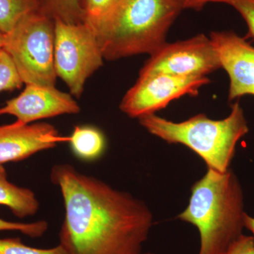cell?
Here are the masks:
<instances>
[{"instance_id": "6da1fadb", "label": "cell", "mask_w": 254, "mask_h": 254, "mask_svg": "<svg viewBox=\"0 0 254 254\" xmlns=\"http://www.w3.org/2000/svg\"><path fill=\"white\" fill-rule=\"evenodd\" d=\"M50 180L63 195L59 245L66 254H141L153 224L144 202L68 163L54 165Z\"/></svg>"}, {"instance_id": "7a4b0ae2", "label": "cell", "mask_w": 254, "mask_h": 254, "mask_svg": "<svg viewBox=\"0 0 254 254\" xmlns=\"http://www.w3.org/2000/svg\"><path fill=\"white\" fill-rule=\"evenodd\" d=\"M245 214L243 190L235 173L208 168L192 186L188 206L177 218L198 229V254H226L243 235Z\"/></svg>"}, {"instance_id": "3957f363", "label": "cell", "mask_w": 254, "mask_h": 254, "mask_svg": "<svg viewBox=\"0 0 254 254\" xmlns=\"http://www.w3.org/2000/svg\"><path fill=\"white\" fill-rule=\"evenodd\" d=\"M182 10L177 0H120L103 19L88 25L103 58L114 61L154 53L167 43V33Z\"/></svg>"}, {"instance_id": "277c9868", "label": "cell", "mask_w": 254, "mask_h": 254, "mask_svg": "<svg viewBox=\"0 0 254 254\" xmlns=\"http://www.w3.org/2000/svg\"><path fill=\"white\" fill-rule=\"evenodd\" d=\"M140 125L153 136L168 143L188 147L204 160L208 168L226 173L235 153L237 143L250 131L243 108L239 102L231 107L226 118L213 120L198 114L181 123L158 115L138 119Z\"/></svg>"}, {"instance_id": "5b68a950", "label": "cell", "mask_w": 254, "mask_h": 254, "mask_svg": "<svg viewBox=\"0 0 254 254\" xmlns=\"http://www.w3.org/2000/svg\"><path fill=\"white\" fill-rule=\"evenodd\" d=\"M54 48L55 20L37 10L5 34L3 50L11 57L23 83L55 86Z\"/></svg>"}, {"instance_id": "8992f818", "label": "cell", "mask_w": 254, "mask_h": 254, "mask_svg": "<svg viewBox=\"0 0 254 254\" xmlns=\"http://www.w3.org/2000/svg\"><path fill=\"white\" fill-rule=\"evenodd\" d=\"M103 59L94 30L88 23L55 20V71L73 96L81 97L87 79L103 66Z\"/></svg>"}, {"instance_id": "52a82bcc", "label": "cell", "mask_w": 254, "mask_h": 254, "mask_svg": "<svg viewBox=\"0 0 254 254\" xmlns=\"http://www.w3.org/2000/svg\"><path fill=\"white\" fill-rule=\"evenodd\" d=\"M220 68L211 40L199 34L185 41L164 44L150 55L139 76L160 73L180 77H203Z\"/></svg>"}, {"instance_id": "ba28073f", "label": "cell", "mask_w": 254, "mask_h": 254, "mask_svg": "<svg viewBox=\"0 0 254 254\" xmlns=\"http://www.w3.org/2000/svg\"><path fill=\"white\" fill-rule=\"evenodd\" d=\"M210 82L207 76L180 77L160 73L139 76L124 96L120 108L129 118L139 119L185 95L196 96L200 88Z\"/></svg>"}, {"instance_id": "9c48e42d", "label": "cell", "mask_w": 254, "mask_h": 254, "mask_svg": "<svg viewBox=\"0 0 254 254\" xmlns=\"http://www.w3.org/2000/svg\"><path fill=\"white\" fill-rule=\"evenodd\" d=\"M210 38L230 78L229 101L254 96V47L233 31L212 32Z\"/></svg>"}, {"instance_id": "30bf717a", "label": "cell", "mask_w": 254, "mask_h": 254, "mask_svg": "<svg viewBox=\"0 0 254 254\" xmlns=\"http://www.w3.org/2000/svg\"><path fill=\"white\" fill-rule=\"evenodd\" d=\"M80 110L71 95L55 86L27 84L21 94L0 108V115H12L18 123L29 125L43 119L78 114Z\"/></svg>"}, {"instance_id": "8fae6325", "label": "cell", "mask_w": 254, "mask_h": 254, "mask_svg": "<svg viewBox=\"0 0 254 254\" xmlns=\"http://www.w3.org/2000/svg\"><path fill=\"white\" fill-rule=\"evenodd\" d=\"M68 142L48 123L24 125L16 121L0 126V164L27 159L39 152Z\"/></svg>"}, {"instance_id": "7c38bea8", "label": "cell", "mask_w": 254, "mask_h": 254, "mask_svg": "<svg viewBox=\"0 0 254 254\" xmlns=\"http://www.w3.org/2000/svg\"><path fill=\"white\" fill-rule=\"evenodd\" d=\"M0 205L8 207L20 219L36 215L40 203L34 192L29 189L16 186L8 180L7 174L0 164Z\"/></svg>"}, {"instance_id": "4fadbf2b", "label": "cell", "mask_w": 254, "mask_h": 254, "mask_svg": "<svg viewBox=\"0 0 254 254\" xmlns=\"http://www.w3.org/2000/svg\"><path fill=\"white\" fill-rule=\"evenodd\" d=\"M68 143L73 153L84 160L99 158L105 148L104 135L91 126L75 127L71 136H68Z\"/></svg>"}, {"instance_id": "5bb4252c", "label": "cell", "mask_w": 254, "mask_h": 254, "mask_svg": "<svg viewBox=\"0 0 254 254\" xmlns=\"http://www.w3.org/2000/svg\"><path fill=\"white\" fill-rule=\"evenodd\" d=\"M39 11L66 23L84 22L81 0H38Z\"/></svg>"}, {"instance_id": "9a60e30c", "label": "cell", "mask_w": 254, "mask_h": 254, "mask_svg": "<svg viewBox=\"0 0 254 254\" xmlns=\"http://www.w3.org/2000/svg\"><path fill=\"white\" fill-rule=\"evenodd\" d=\"M37 10L38 0H0V31L9 33L21 18Z\"/></svg>"}, {"instance_id": "2e32d148", "label": "cell", "mask_w": 254, "mask_h": 254, "mask_svg": "<svg viewBox=\"0 0 254 254\" xmlns=\"http://www.w3.org/2000/svg\"><path fill=\"white\" fill-rule=\"evenodd\" d=\"M23 83L11 57L4 50H0V92L18 89Z\"/></svg>"}, {"instance_id": "e0dca14e", "label": "cell", "mask_w": 254, "mask_h": 254, "mask_svg": "<svg viewBox=\"0 0 254 254\" xmlns=\"http://www.w3.org/2000/svg\"><path fill=\"white\" fill-rule=\"evenodd\" d=\"M0 254H67L60 245L51 249L25 245L19 238L0 239Z\"/></svg>"}, {"instance_id": "ac0fdd59", "label": "cell", "mask_w": 254, "mask_h": 254, "mask_svg": "<svg viewBox=\"0 0 254 254\" xmlns=\"http://www.w3.org/2000/svg\"><path fill=\"white\" fill-rule=\"evenodd\" d=\"M119 1L120 0H81L84 22L91 26L98 23L109 14Z\"/></svg>"}, {"instance_id": "d6986e66", "label": "cell", "mask_w": 254, "mask_h": 254, "mask_svg": "<svg viewBox=\"0 0 254 254\" xmlns=\"http://www.w3.org/2000/svg\"><path fill=\"white\" fill-rule=\"evenodd\" d=\"M48 228V222L40 220L29 223L9 222L0 218V231H18L31 238H39L44 235Z\"/></svg>"}, {"instance_id": "ffe728a7", "label": "cell", "mask_w": 254, "mask_h": 254, "mask_svg": "<svg viewBox=\"0 0 254 254\" xmlns=\"http://www.w3.org/2000/svg\"><path fill=\"white\" fill-rule=\"evenodd\" d=\"M227 4L235 8L247 23L248 32L245 39L254 40V0H230Z\"/></svg>"}, {"instance_id": "44dd1931", "label": "cell", "mask_w": 254, "mask_h": 254, "mask_svg": "<svg viewBox=\"0 0 254 254\" xmlns=\"http://www.w3.org/2000/svg\"><path fill=\"white\" fill-rule=\"evenodd\" d=\"M226 254H254V237L243 234L232 244Z\"/></svg>"}, {"instance_id": "7402d4cb", "label": "cell", "mask_w": 254, "mask_h": 254, "mask_svg": "<svg viewBox=\"0 0 254 254\" xmlns=\"http://www.w3.org/2000/svg\"><path fill=\"white\" fill-rule=\"evenodd\" d=\"M182 9L200 10L208 3H224L228 4L230 0H177Z\"/></svg>"}, {"instance_id": "603a6c76", "label": "cell", "mask_w": 254, "mask_h": 254, "mask_svg": "<svg viewBox=\"0 0 254 254\" xmlns=\"http://www.w3.org/2000/svg\"><path fill=\"white\" fill-rule=\"evenodd\" d=\"M245 225L246 228L252 232L254 237V218L250 216L247 213L245 214Z\"/></svg>"}, {"instance_id": "cb8c5ba5", "label": "cell", "mask_w": 254, "mask_h": 254, "mask_svg": "<svg viewBox=\"0 0 254 254\" xmlns=\"http://www.w3.org/2000/svg\"><path fill=\"white\" fill-rule=\"evenodd\" d=\"M5 34L0 31V50H2L4 45Z\"/></svg>"}, {"instance_id": "d4e9b609", "label": "cell", "mask_w": 254, "mask_h": 254, "mask_svg": "<svg viewBox=\"0 0 254 254\" xmlns=\"http://www.w3.org/2000/svg\"><path fill=\"white\" fill-rule=\"evenodd\" d=\"M153 254L147 253V254Z\"/></svg>"}]
</instances>
